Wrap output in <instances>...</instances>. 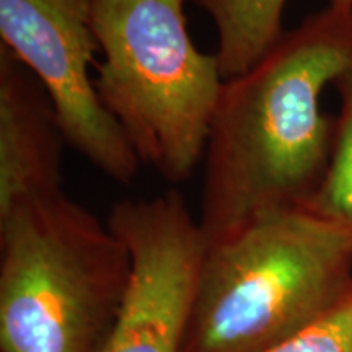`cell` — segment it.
Instances as JSON below:
<instances>
[{"instance_id": "6da1fadb", "label": "cell", "mask_w": 352, "mask_h": 352, "mask_svg": "<svg viewBox=\"0 0 352 352\" xmlns=\"http://www.w3.org/2000/svg\"><path fill=\"white\" fill-rule=\"evenodd\" d=\"M352 63V8L328 6L226 78L202 157L199 223L209 245L261 215L305 209L331 157L321 101Z\"/></svg>"}, {"instance_id": "7a4b0ae2", "label": "cell", "mask_w": 352, "mask_h": 352, "mask_svg": "<svg viewBox=\"0 0 352 352\" xmlns=\"http://www.w3.org/2000/svg\"><path fill=\"white\" fill-rule=\"evenodd\" d=\"M351 289V232L308 209L261 215L208 246L182 352H264Z\"/></svg>"}, {"instance_id": "3957f363", "label": "cell", "mask_w": 352, "mask_h": 352, "mask_svg": "<svg viewBox=\"0 0 352 352\" xmlns=\"http://www.w3.org/2000/svg\"><path fill=\"white\" fill-rule=\"evenodd\" d=\"M131 276L107 220L64 191L0 214V351L100 352Z\"/></svg>"}, {"instance_id": "277c9868", "label": "cell", "mask_w": 352, "mask_h": 352, "mask_svg": "<svg viewBox=\"0 0 352 352\" xmlns=\"http://www.w3.org/2000/svg\"><path fill=\"white\" fill-rule=\"evenodd\" d=\"M100 52L95 87L140 164L166 183L202 164L223 78L192 41L184 0H91Z\"/></svg>"}, {"instance_id": "5b68a950", "label": "cell", "mask_w": 352, "mask_h": 352, "mask_svg": "<svg viewBox=\"0 0 352 352\" xmlns=\"http://www.w3.org/2000/svg\"><path fill=\"white\" fill-rule=\"evenodd\" d=\"M0 39L50 95L69 147L113 182H134L142 164L90 77L91 0H0Z\"/></svg>"}, {"instance_id": "8992f818", "label": "cell", "mask_w": 352, "mask_h": 352, "mask_svg": "<svg viewBox=\"0 0 352 352\" xmlns=\"http://www.w3.org/2000/svg\"><path fill=\"white\" fill-rule=\"evenodd\" d=\"M107 222L131 254L121 307L100 352H182L208 241L182 192L121 199Z\"/></svg>"}, {"instance_id": "52a82bcc", "label": "cell", "mask_w": 352, "mask_h": 352, "mask_svg": "<svg viewBox=\"0 0 352 352\" xmlns=\"http://www.w3.org/2000/svg\"><path fill=\"white\" fill-rule=\"evenodd\" d=\"M65 138L36 77L0 46V214L63 189Z\"/></svg>"}, {"instance_id": "ba28073f", "label": "cell", "mask_w": 352, "mask_h": 352, "mask_svg": "<svg viewBox=\"0 0 352 352\" xmlns=\"http://www.w3.org/2000/svg\"><path fill=\"white\" fill-rule=\"evenodd\" d=\"M287 0H195L212 19L223 78L240 76L283 38Z\"/></svg>"}, {"instance_id": "9c48e42d", "label": "cell", "mask_w": 352, "mask_h": 352, "mask_svg": "<svg viewBox=\"0 0 352 352\" xmlns=\"http://www.w3.org/2000/svg\"><path fill=\"white\" fill-rule=\"evenodd\" d=\"M334 87L340 94V114L331 157L323 182L305 209L352 233V63Z\"/></svg>"}, {"instance_id": "30bf717a", "label": "cell", "mask_w": 352, "mask_h": 352, "mask_svg": "<svg viewBox=\"0 0 352 352\" xmlns=\"http://www.w3.org/2000/svg\"><path fill=\"white\" fill-rule=\"evenodd\" d=\"M264 352H352V289L310 328Z\"/></svg>"}, {"instance_id": "8fae6325", "label": "cell", "mask_w": 352, "mask_h": 352, "mask_svg": "<svg viewBox=\"0 0 352 352\" xmlns=\"http://www.w3.org/2000/svg\"><path fill=\"white\" fill-rule=\"evenodd\" d=\"M329 6L352 8V0H329Z\"/></svg>"}]
</instances>
